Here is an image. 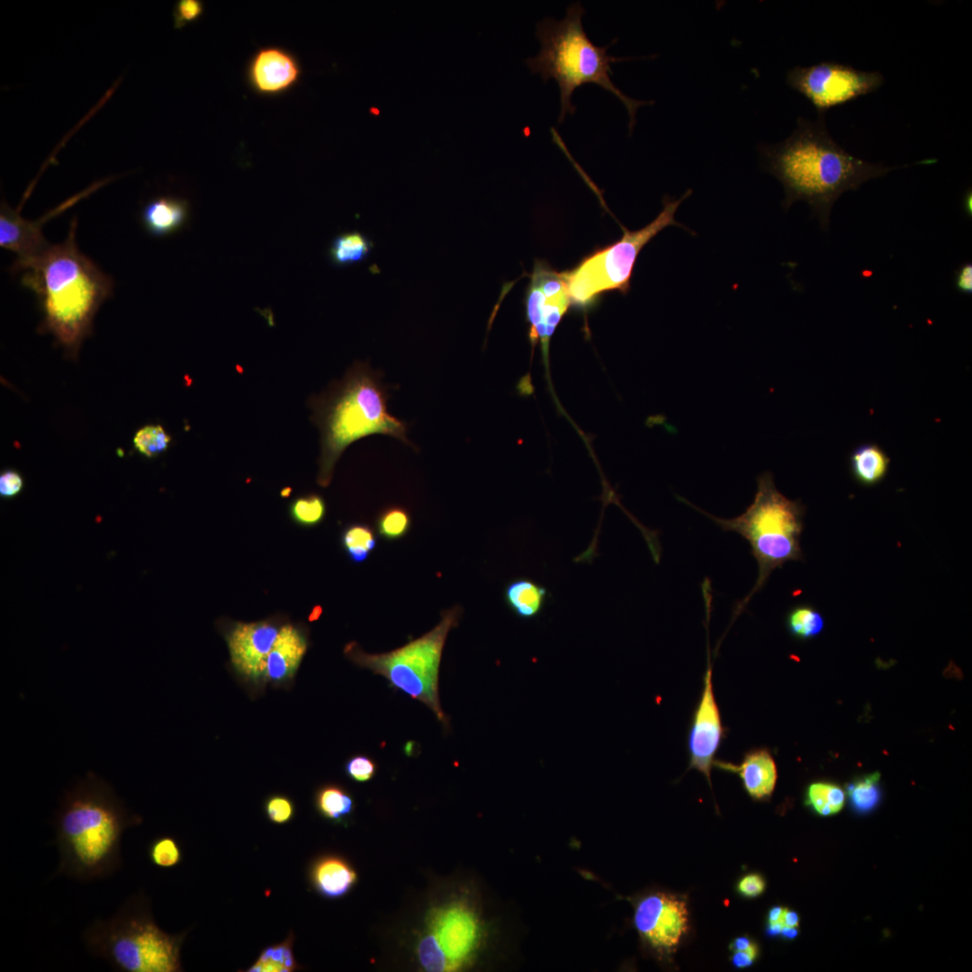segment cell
Listing matches in <instances>:
<instances>
[{
  "label": "cell",
  "mask_w": 972,
  "mask_h": 972,
  "mask_svg": "<svg viewBox=\"0 0 972 972\" xmlns=\"http://www.w3.org/2000/svg\"><path fill=\"white\" fill-rule=\"evenodd\" d=\"M142 821L126 809L107 782L88 772L65 794L56 814V875L82 881L112 875L122 864V833Z\"/></svg>",
  "instance_id": "cell-3"
},
{
  "label": "cell",
  "mask_w": 972,
  "mask_h": 972,
  "mask_svg": "<svg viewBox=\"0 0 972 972\" xmlns=\"http://www.w3.org/2000/svg\"><path fill=\"white\" fill-rule=\"evenodd\" d=\"M787 627L794 637L807 640L821 634L824 627V619L813 606L801 604L788 612Z\"/></svg>",
  "instance_id": "cell-27"
},
{
  "label": "cell",
  "mask_w": 972,
  "mask_h": 972,
  "mask_svg": "<svg viewBox=\"0 0 972 972\" xmlns=\"http://www.w3.org/2000/svg\"><path fill=\"white\" fill-rule=\"evenodd\" d=\"M374 242L360 230H348L335 236L328 249L329 263L346 268L364 262L371 256Z\"/></svg>",
  "instance_id": "cell-24"
},
{
  "label": "cell",
  "mask_w": 972,
  "mask_h": 972,
  "mask_svg": "<svg viewBox=\"0 0 972 972\" xmlns=\"http://www.w3.org/2000/svg\"><path fill=\"white\" fill-rule=\"evenodd\" d=\"M782 927L783 925L780 922L775 923H769V926L767 928V933L770 936H776L780 933Z\"/></svg>",
  "instance_id": "cell-47"
},
{
  "label": "cell",
  "mask_w": 972,
  "mask_h": 972,
  "mask_svg": "<svg viewBox=\"0 0 972 972\" xmlns=\"http://www.w3.org/2000/svg\"><path fill=\"white\" fill-rule=\"evenodd\" d=\"M571 303L564 274L536 262L526 293V318L531 342L540 341L547 365L550 338Z\"/></svg>",
  "instance_id": "cell-12"
},
{
  "label": "cell",
  "mask_w": 972,
  "mask_h": 972,
  "mask_svg": "<svg viewBox=\"0 0 972 972\" xmlns=\"http://www.w3.org/2000/svg\"><path fill=\"white\" fill-rule=\"evenodd\" d=\"M300 74L294 57L279 47L260 49L248 68L251 86L263 94H276L288 90L298 81Z\"/></svg>",
  "instance_id": "cell-17"
},
{
  "label": "cell",
  "mask_w": 972,
  "mask_h": 972,
  "mask_svg": "<svg viewBox=\"0 0 972 972\" xmlns=\"http://www.w3.org/2000/svg\"><path fill=\"white\" fill-rule=\"evenodd\" d=\"M315 803L320 814L333 821H340L349 815L354 809L352 796L345 789L335 785L320 788L316 794Z\"/></svg>",
  "instance_id": "cell-28"
},
{
  "label": "cell",
  "mask_w": 972,
  "mask_h": 972,
  "mask_svg": "<svg viewBox=\"0 0 972 972\" xmlns=\"http://www.w3.org/2000/svg\"><path fill=\"white\" fill-rule=\"evenodd\" d=\"M634 924L642 937L652 947L670 951L688 931L687 904L671 894H652L637 904Z\"/></svg>",
  "instance_id": "cell-13"
},
{
  "label": "cell",
  "mask_w": 972,
  "mask_h": 972,
  "mask_svg": "<svg viewBox=\"0 0 972 972\" xmlns=\"http://www.w3.org/2000/svg\"><path fill=\"white\" fill-rule=\"evenodd\" d=\"M387 385L367 363L357 362L337 389L318 402L316 420L321 433L318 483L327 487L337 462L346 447L369 435L382 434L414 447L408 425L391 415Z\"/></svg>",
  "instance_id": "cell-5"
},
{
  "label": "cell",
  "mask_w": 972,
  "mask_h": 972,
  "mask_svg": "<svg viewBox=\"0 0 972 972\" xmlns=\"http://www.w3.org/2000/svg\"><path fill=\"white\" fill-rule=\"evenodd\" d=\"M411 523V516L407 508L390 506L378 514L375 526L379 536L387 541H395L410 532Z\"/></svg>",
  "instance_id": "cell-29"
},
{
  "label": "cell",
  "mask_w": 972,
  "mask_h": 972,
  "mask_svg": "<svg viewBox=\"0 0 972 972\" xmlns=\"http://www.w3.org/2000/svg\"><path fill=\"white\" fill-rule=\"evenodd\" d=\"M265 812L270 822L276 824H284L293 817L294 806L287 796L274 795L266 801Z\"/></svg>",
  "instance_id": "cell-35"
},
{
  "label": "cell",
  "mask_w": 972,
  "mask_h": 972,
  "mask_svg": "<svg viewBox=\"0 0 972 972\" xmlns=\"http://www.w3.org/2000/svg\"><path fill=\"white\" fill-rule=\"evenodd\" d=\"M76 227L74 218L63 242L50 244L32 260L11 269L22 272V284L40 302L44 314L40 329L50 332L74 355L90 333L95 312L113 291L112 279L78 249Z\"/></svg>",
  "instance_id": "cell-2"
},
{
  "label": "cell",
  "mask_w": 972,
  "mask_h": 972,
  "mask_svg": "<svg viewBox=\"0 0 972 972\" xmlns=\"http://www.w3.org/2000/svg\"><path fill=\"white\" fill-rule=\"evenodd\" d=\"M752 944L753 942H752L749 938L742 936L734 939V940L730 944V949L734 952L742 951L748 950Z\"/></svg>",
  "instance_id": "cell-43"
},
{
  "label": "cell",
  "mask_w": 972,
  "mask_h": 972,
  "mask_svg": "<svg viewBox=\"0 0 972 972\" xmlns=\"http://www.w3.org/2000/svg\"><path fill=\"white\" fill-rule=\"evenodd\" d=\"M691 193L688 190L679 199L665 196L662 210L648 225L634 231L622 227L624 234L619 240L583 258L572 270L563 272L571 302L585 306L605 292L626 293L640 251L666 227L682 226L674 215Z\"/></svg>",
  "instance_id": "cell-9"
},
{
  "label": "cell",
  "mask_w": 972,
  "mask_h": 972,
  "mask_svg": "<svg viewBox=\"0 0 972 972\" xmlns=\"http://www.w3.org/2000/svg\"><path fill=\"white\" fill-rule=\"evenodd\" d=\"M186 932L169 934L151 914L150 901L140 891L130 896L114 916L96 919L83 932L90 953L121 972L182 971L180 950Z\"/></svg>",
  "instance_id": "cell-7"
},
{
  "label": "cell",
  "mask_w": 972,
  "mask_h": 972,
  "mask_svg": "<svg viewBox=\"0 0 972 972\" xmlns=\"http://www.w3.org/2000/svg\"><path fill=\"white\" fill-rule=\"evenodd\" d=\"M345 770L347 776L356 782H366L374 776L376 764L367 756L356 755L346 761Z\"/></svg>",
  "instance_id": "cell-36"
},
{
  "label": "cell",
  "mask_w": 972,
  "mask_h": 972,
  "mask_svg": "<svg viewBox=\"0 0 972 972\" xmlns=\"http://www.w3.org/2000/svg\"><path fill=\"white\" fill-rule=\"evenodd\" d=\"M315 889L328 898L345 896L356 883L357 875L344 859L327 855L317 860L310 870Z\"/></svg>",
  "instance_id": "cell-20"
},
{
  "label": "cell",
  "mask_w": 972,
  "mask_h": 972,
  "mask_svg": "<svg viewBox=\"0 0 972 972\" xmlns=\"http://www.w3.org/2000/svg\"><path fill=\"white\" fill-rule=\"evenodd\" d=\"M281 626L270 620H261L237 622L229 629L225 638L230 662L240 676L262 681L266 660Z\"/></svg>",
  "instance_id": "cell-15"
},
{
  "label": "cell",
  "mask_w": 972,
  "mask_h": 972,
  "mask_svg": "<svg viewBox=\"0 0 972 972\" xmlns=\"http://www.w3.org/2000/svg\"><path fill=\"white\" fill-rule=\"evenodd\" d=\"M306 634L291 624L283 625L266 660L263 682H284L298 670L307 652Z\"/></svg>",
  "instance_id": "cell-18"
},
{
  "label": "cell",
  "mask_w": 972,
  "mask_h": 972,
  "mask_svg": "<svg viewBox=\"0 0 972 972\" xmlns=\"http://www.w3.org/2000/svg\"><path fill=\"white\" fill-rule=\"evenodd\" d=\"M884 83L878 71H862L848 65L824 61L809 67H795L787 74V84L825 114L830 109L878 90Z\"/></svg>",
  "instance_id": "cell-11"
},
{
  "label": "cell",
  "mask_w": 972,
  "mask_h": 972,
  "mask_svg": "<svg viewBox=\"0 0 972 972\" xmlns=\"http://www.w3.org/2000/svg\"><path fill=\"white\" fill-rule=\"evenodd\" d=\"M783 910L784 908L780 906H775L771 908L768 914L769 923H775L780 922Z\"/></svg>",
  "instance_id": "cell-44"
},
{
  "label": "cell",
  "mask_w": 972,
  "mask_h": 972,
  "mask_svg": "<svg viewBox=\"0 0 972 972\" xmlns=\"http://www.w3.org/2000/svg\"><path fill=\"white\" fill-rule=\"evenodd\" d=\"M964 210L968 216L971 218L972 215V195L971 190L968 191L964 195Z\"/></svg>",
  "instance_id": "cell-45"
},
{
  "label": "cell",
  "mask_w": 972,
  "mask_h": 972,
  "mask_svg": "<svg viewBox=\"0 0 972 972\" xmlns=\"http://www.w3.org/2000/svg\"><path fill=\"white\" fill-rule=\"evenodd\" d=\"M707 666L703 680V690L698 704L694 711L688 738L689 752L688 770L695 769L702 772L710 783V772L714 758L724 737L720 711L716 700L710 655H707Z\"/></svg>",
  "instance_id": "cell-14"
},
{
  "label": "cell",
  "mask_w": 972,
  "mask_h": 972,
  "mask_svg": "<svg viewBox=\"0 0 972 972\" xmlns=\"http://www.w3.org/2000/svg\"><path fill=\"white\" fill-rule=\"evenodd\" d=\"M297 968L292 953V937L266 948L247 970L248 972H292Z\"/></svg>",
  "instance_id": "cell-26"
},
{
  "label": "cell",
  "mask_w": 972,
  "mask_h": 972,
  "mask_svg": "<svg viewBox=\"0 0 972 972\" xmlns=\"http://www.w3.org/2000/svg\"><path fill=\"white\" fill-rule=\"evenodd\" d=\"M188 203L184 199L173 196L155 197L142 209V224L152 236H166L183 227L188 216Z\"/></svg>",
  "instance_id": "cell-21"
},
{
  "label": "cell",
  "mask_w": 972,
  "mask_h": 972,
  "mask_svg": "<svg viewBox=\"0 0 972 972\" xmlns=\"http://www.w3.org/2000/svg\"><path fill=\"white\" fill-rule=\"evenodd\" d=\"M758 955V947L753 943L748 950L735 951L732 957V963L737 968H744L752 965Z\"/></svg>",
  "instance_id": "cell-41"
},
{
  "label": "cell",
  "mask_w": 972,
  "mask_h": 972,
  "mask_svg": "<svg viewBox=\"0 0 972 972\" xmlns=\"http://www.w3.org/2000/svg\"><path fill=\"white\" fill-rule=\"evenodd\" d=\"M77 198L70 199L52 212H48L45 218L37 221L24 220L17 211L11 209L5 202H2L0 210V246L16 254L17 259L12 266L15 268L40 255L45 250L50 243L45 239L41 232V224L47 219L54 217L64 211Z\"/></svg>",
  "instance_id": "cell-16"
},
{
  "label": "cell",
  "mask_w": 972,
  "mask_h": 972,
  "mask_svg": "<svg viewBox=\"0 0 972 972\" xmlns=\"http://www.w3.org/2000/svg\"><path fill=\"white\" fill-rule=\"evenodd\" d=\"M461 615L459 606L442 612L432 630L388 652L367 653L351 642L344 653L355 664L382 676L393 688L422 702L446 725L438 694L439 666L447 634L458 626Z\"/></svg>",
  "instance_id": "cell-8"
},
{
  "label": "cell",
  "mask_w": 972,
  "mask_h": 972,
  "mask_svg": "<svg viewBox=\"0 0 972 972\" xmlns=\"http://www.w3.org/2000/svg\"><path fill=\"white\" fill-rule=\"evenodd\" d=\"M955 285L957 290L965 294L972 293V265L963 264L955 273Z\"/></svg>",
  "instance_id": "cell-40"
},
{
  "label": "cell",
  "mask_w": 972,
  "mask_h": 972,
  "mask_svg": "<svg viewBox=\"0 0 972 972\" xmlns=\"http://www.w3.org/2000/svg\"><path fill=\"white\" fill-rule=\"evenodd\" d=\"M171 441L160 425L145 426L133 437L135 448L147 457H154L165 452Z\"/></svg>",
  "instance_id": "cell-33"
},
{
  "label": "cell",
  "mask_w": 972,
  "mask_h": 972,
  "mask_svg": "<svg viewBox=\"0 0 972 972\" xmlns=\"http://www.w3.org/2000/svg\"><path fill=\"white\" fill-rule=\"evenodd\" d=\"M780 922L783 926L796 928L799 923L798 915L796 912L784 908Z\"/></svg>",
  "instance_id": "cell-42"
},
{
  "label": "cell",
  "mask_w": 972,
  "mask_h": 972,
  "mask_svg": "<svg viewBox=\"0 0 972 972\" xmlns=\"http://www.w3.org/2000/svg\"><path fill=\"white\" fill-rule=\"evenodd\" d=\"M720 769L738 773L751 797L760 800L769 797L777 781V768L773 757L766 749L752 750L744 754L739 765L715 760Z\"/></svg>",
  "instance_id": "cell-19"
},
{
  "label": "cell",
  "mask_w": 972,
  "mask_h": 972,
  "mask_svg": "<svg viewBox=\"0 0 972 972\" xmlns=\"http://www.w3.org/2000/svg\"><path fill=\"white\" fill-rule=\"evenodd\" d=\"M679 500L710 518L724 531L736 532L750 544L758 564V577L749 594L735 606L734 616L764 587L774 570L781 568L787 562L804 560L800 537L806 508L800 500H791L779 492L769 472L758 476L752 503L734 518L715 517L680 497Z\"/></svg>",
  "instance_id": "cell-6"
},
{
  "label": "cell",
  "mask_w": 972,
  "mask_h": 972,
  "mask_svg": "<svg viewBox=\"0 0 972 972\" xmlns=\"http://www.w3.org/2000/svg\"><path fill=\"white\" fill-rule=\"evenodd\" d=\"M766 884L763 878L759 874H748L738 883V891L747 897L760 896L765 889Z\"/></svg>",
  "instance_id": "cell-38"
},
{
  "label": "cell",
  "mask_w": 972,
  "mask_h": 972,
  "mask_svg": "<svg viewBox=\"0 0 972 972\" xmlns=\"http://www.w3.org/2000/svg\"><path fill=\"white\" fill-rule=\"evenodd\" d=\"M203 6L198 0H180L174 9V22L176 28H181L186 23L194 22L202 14Z\"/></svg>",
  "instance_id": "cell-37"
},
{
  "label": "cell",
  "mask_w": 972,
  "mask_h": 972,
  "mask_svg": "<svg viewBox=\"0 0 972 972\" xmlns=\"http://www.w3.org/2000/svg\"><path fill=\"white\" fill-rule=\"evenodd\" d=\"M22 488L21 475L14 471H6L0 476V495L2 497H14Z\"/></svg>",
  "instance_id": "cell-39"
},
{
  "label": "cell",
  "mask_w": 972,
  "mask_h": 972,
  "mask_svg": "<svg viewBox=\"0 0 972 972\" xmlns=\"http://www.w3.org/2000/svg\"><path fill=\"white\" fill-rule=\"evenodd\" d=\"M759 150L765 169L783 186V207L788 209L797 201L806 202L824 230L829 229L832 206L843 193L910 166H886L852 156L831 137L824 114H818L815 121L799 117L787 140L760 144Z\"/></svg>",
  "instance_id": "cell-1"
},
{
  "label": "cell",
  "mask_w": 972,
  "mask_h": 972,
  "mask_svg": "<svg viewBox=\"0 0 972 972\" xmlns=\"http://www.w3.org/2000/svg\"><path fill=\"white\" fill-rule=\"evenodd\" d=\"M149 861L158 868H170L182 860V850L177 841L171 836L157 837L148 847Z\"/></svg>",
  "instance_id": "cell-34"
},
{
  "label": "cell",
  "mask_w": 972,
  "mask_h": 972,
  "mask_svg": "<svg viewBox=\"0 0 972 972\" xmlns=\"http://www.w3.org/2000/svg\"><path fill=\"white\" fill-rule=\"evenodd\" d=\"M327 511L324 499L319 494H309L295 499L290 506L292 518L302 526L319 525Z\"/></svg>",
  "instance_id": "cell-31"
},
{
  "label": "cell",
  "mask_w": 972,
  "mask_h": 972,
  "mask_svg": "<svg viewBox=\"0 0 972 972\" xmlns=\"http://www.w3.org/2000/svg\"><path fill=\"white\" fill-rule=\"evenodd\" d=\"M585 10L580 2L571 4L562 20L544 17L536 23V36L540 50L535 57L525 60L532 73L539 74L544 82L554 79L560 90L561 110L558 123L567 115L576 112L572 102L573 92L582 85L595 84L613 94L625 105L628 116L629 135L636 123L637 109L652 104V101H641L624 94L612 81L611 66L623 60L651 58L645 57H613L608 49L617 41L614 39L605 46L594 44L588 37L582 24Z\"/></svg>",
  "instance_id": "cell-4"
},
{
  "label": "cell",
  "mask_w": 972,
  "mask_h": 972,
  "mask_svg": "<svg viewBox=\"0 0 972 972\" xmlns=\"http://www.w3.org/2000/svg\"><path fill=\"white\" fill-rule=\"evenodd\" d=\"M844 801L843 790L835 785L817 782L808 788L807 803L821 815L838 813L842 808Z\"/></svg>",
  "instance_id": "cell-30"
},
{
  "label": "cell",
  "mask_w": 972,
  "mask_h": 972,
  "mask_svg": "<svg viewBox=\"0 0 972 972\" xmlns=\"http://www.w3.org/2000/svg\"><path fill=\"white\" fill-rule=\"evenodd\" d=\"M797 933H798V932L795 927H787V926H783L782 930L780 932V934H782V936L785 939H788V940H792V939L796 938Z\"/></svg>",
  "instance_id": "cell-46"
},
{
  "label": "cell",
  "mask_w": 972,
  "mask_h": 972,
  "mask_svg": "<svg viewBox=\"0 0 972 972\" xmlns=\"http://www.w3.org/2000/svg\"><path fill=\"white\" fill-rule=\"evenodd\" d=\"M481 923L475 911L462 901L434 909L428 932L418 945V957L427 971H456L473 958L481 941Z\"/></svg>",
  "instance_id": "cell-10"
},
{
  "label": "cell",
  "mask_w": 972,
  "mask_h": 972,
  "mask_svg": "<svg viewBox=\"0 0 972 972\" xmlns=\"http://www.w3.org/2000/svg\"><path fill=\"white\" fill-rule=\"evenodd\" d=\"M879 778L878 773H872L848 787L850 801L856 810L868 812L878 803L880 798V790L878 785Z\"/></svg>",
  "instance_id": "cell-32"
},
{
  "label": "cell",
  "mask_w": 972,
  "mask_h": 972,
  "mask_svg": "<svg viewBox=\"0 0 972 972\" xmlns=\"http://www.w3.org/2000/svg\"><path fill=\"white\" fill-rule=\"evenodd\" d=\"M890 459L877 444H863L850 456V469L860 484L871 487L881 482L887 474Z\"/></svg>",
  "instance_id": "cell-23"
},
{
  "label": "cell",
  "mask_w": 972,
  "mask_h": 972,
  "mask_svg": "<svg viewBox=\"0 0 972 972\" xmlns=\"http://www.w3.org/2000/svg\"><path fill=\"white\" fill-rule=\"evenodd\" d=\"M340 540L345 554L355 563L365 562L377 545L375 532L364 523H353L346 526Z\"/></svg>",
  "instance_id": "cell-25"
},
{
  "label": "cell",
  "mask_w": 972,
  "mask_h": 972,
  "mask_svg": "<svg viewBox=\"0 0 972 972\" xmlns=\"http://www.w3.org/2000/svg\"><path fill=\"white\" fill-rule=\"evenodd\" d=\"M549 592L529 578H517L506 585L503 598L508 608L518 618L532 620L544 610Z\"/></svg>",
  "instance_id": "cell-22"
}]
</instances>
